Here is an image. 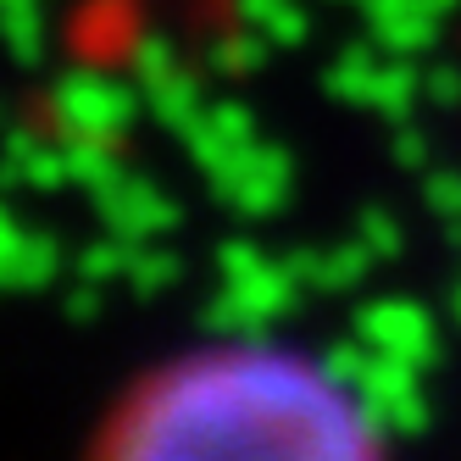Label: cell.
I'll list each match as a JSON object with an SVG mask.
<instances>
[{
  "instance_id": "1",
  "label": "cell",
  "mask_w": 461,
  "mask_h": 461,
  "mask_svg": "<svg viewBox=\"0 0 461 461\" xmlns=\"http://www.w3.org/2000/svg\"><path fill=\"white\" fill-rule=\"evenodd\" d=\"M95 461H384L367 401L312 350L217 339L178 350L112 406Z\"/></svg>"
}]
</instances>
